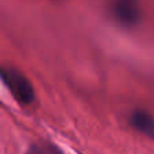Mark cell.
<instances>
[{
	"label": "cell",
	"mask_w": 154,
	"mask_h": 154,
	"mask_svg": "<svg viewBox=\"0 0 154 154\" xmlns=\"http://www.w3.org/2000/svg\"><path fill=\"white\" fill-rule=\"evenodd\" d=\"M0 79L20 104H30L34 100V89L30 81L20 72L0 66Z\"/></svg>",
	"instance_id": "obj_1"
},
{
	"label": "cell",
	"mask_w": 154,
	"mask_h": 154,
	"mask_svg": "<svg viewBox=\"0 0 154 154\" xmlns=\"http://www.w3.org/2000/svg\"><path fill=\"white\" fill-rule=\"evenodd\" d=\"M112 12L120 23L135 24L139 20L138 0H112Z\"/></svg>",
	"instance_id": "obj_2"
},
{
	"label": "cell",
	"mask_w": 154,
	"mask_h": 154,
	"mask_svg": "<svg viewBox=\"0 0 154 154\" xmlns=\"http://www.w3.org/2000/svg\"><path fill=\"white\" fill-rule=\"evenodd\" d=\"M130 122L133 125V127L137 128L139 133L154 139V118L149 112L142 111V109H137L131 115Z\"/></svg>",
	"instance_id": "obj_3"
},
{
	"label": "cell",
	"mask_w": 154,
	"mask_h": 154,
	"mask_svg": "<svg viewBox=\"0 0 154 154\" xmlns=\"http://www.w3.org/2000/svg\"><path fill=\"white\" fill-rule=\"evenodd\" d=\"M26 154H42V153H41L37 147H31V149H29V152H27Z\"/></svg>",
	"instance_id": "obj_4"
}]
</instances>
